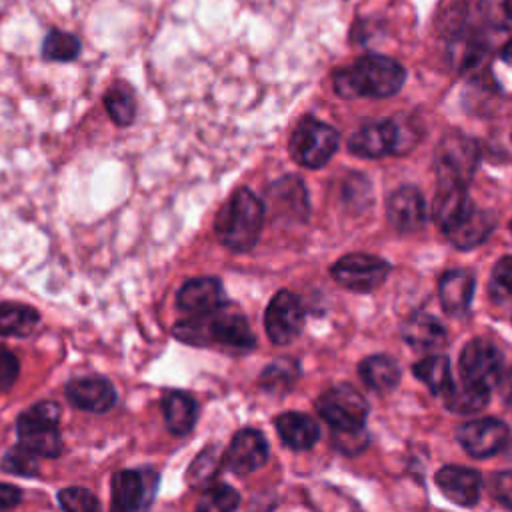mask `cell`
Listing matches in <instances>:
<instances>
[{
  "label": "cell",
  "mask_w": 512,
  "mask_h": 512,
  "mask_svg": "<svg viewBox=\"0 0 512 512\" xmlns=\"http://www.w3.org/2000/svg\"><path fill=\"white\" fill-rule=\"evenodd\" d=\"M334 90L342 98H388L406 82L404 66L382 54H368L334 72Z\"/></svg>",
  "instance_id": "cell-1"
},
{
  "label": "cell",
  "mask_w": 512,
  "mask_h": 512,
  "mask_svg": "<svg viewBox=\"0 0 512 512\" xmlns=\"http://www.w3.org/2000/svg\"><path fill=\"white\" fill-rule=\"evenodd\" d=\"M172 334L178 340L194 346L222 344L242 350L252 348L256 340L244 314L226 304L176 322Z\"/></svg>",
  "instance_id": "cell-2"
},
{
  "label": "cell",
  "mask_w": 512,
  "mask_h": 512,
  "mask_svg": "<svg viewBox=\"0 0 512 512\" xmlns=\"http://www.w3.org/2000/svg\"><path fill=\"white\" fill-rule=\"evenodd\" d=\"M264 222V204L248 190L238 188L218 210L214 220V232L220 244L234 252H246L254 248Z\"/></svg>",
  "instance_id": "cell-3"
},
{
  "label": "cell",
  "mask_w": 512,
  "mask_h": 512,
  "mask_svg": "<svg viewBox=\"0 0 512 512\" xmlns=\"http://www.w3.org/2000/svg\"><path fill=\"white\" fill-rule=\"evenodd\" d=\"M60 406L50 400H42L24 410L16 420L18 444L36 454L38 458L60 456L64 442L58 428Z\"/></svg>",
  "instance_id": "cell-4"
},
{
  "label": "cell",
  "mask_w": 512,
  "mask_h": 512,
  "mask_svg": "<svg viewBox=\"0 0 512 512\" xmlns=\"http://www.w3.org/2000/svg\"><path fill=\"white\" fill-rule=\"evenodd\" d=\"M338 144L340 134L334 126L314 116H302L290 134L288 152L296 164L316 170L334 156Z\"/></svg>",
  "instance_id": "cell-5"
},
{
  "label": "cell",
  "mask_w": 512,
  "mask_h": 512,
  "mask_svg": "<svg viewBox=\"0 0 512 512\" xmlns=\"http://www.w3.org/2000/svg\"><path fill=\"white\" fill-rule=\"evenodd\" d=\"M480 162V146L462 132L450 130L436 146V174L438 182H452L466 186Z\"/></svg>",
  "instance_id": "cell-6"
},
{
  "label": "cell",
  "mask_w": 512,
  "mask_h": 512,
  "mask_svg": "<svg viewBox=\"0 0 512 512\" xmlns=\"http://www.w3.org/2000/svg\"><path fill=\"white\" fill-rule=\"evenodd\" d=\"M316 410L334 430H360L368 416V402L354 386L336 384L316 400Z\"/></svg>",
  "instance_id": "cell-7"
},
{
  "label": "cell",
  "mask_w": 512,
  "mask_h": 512,
  "mask_svg": "<svg viewBox=\"0 0 512 512\" xmlns=\"http://www.w3.org/2000/svg\"><path fill=\"white\" fill-rule=\"evenodd\" d=\"M330 272L340 286L354 292H370L386 280L390 264L378 256L354 252L336 260Z\"/></svg>",
  "instance_id": "cell-8"
},
{
  "label": "cell",
  "mask_w": 512,
  "mask_h": 512,
  "mask_svg": "<svg viewBox=\"0 0 512 512\" xmlns=\"http://www.w3.org/2000/svg\"><path fill=\"white\" fill-rule=\"evenodd\" d=\"M460 374L462 382L490 390L502 376L500 350L484 338L470 340L460 354Z\"/></svg>",
  "instance_id": "cell-9"
},
{
  "label": "cell",
  "mask_w": 512,
  "mask_h": 512,
  "mask_svg": "<svg viewBox=\"0 0 512 512\" xmlns=\"http://www.w3.org/2000/svg\"><path fill=\"white\" fill-rule=\"evenodd\" d=\"M264 326L274 344H290L304 326L302 302L288 290L276 292L266 308Z\"/></svg>",
  "instance_id": "cell-10"
},
{
  "label": "cell",
  "mask_w": 512,
  "mask_h": 512,
  "mask_svg": "<svg viewBox=\"0 0 512 512\" xmlns=\"http://www.w3.org/2000/svg\"><path fill=\"white\" fill-rule=\"evenodd\" d=\"M156 472L120 470L112 476L110 512H140L156 490Z\"/></svg>",
  "instance_id": "cell-11"
},
{
  "label": "cell",
  "mask_w": 512,
  "mask_h": 512,
  "mask_svg": "<svg viewBox=\"0 0 512 512\" xmlns=\"http://www.w3.org/2000/svg\"><path fill=\"white\" fill-rule=\"evenodd\" d=\"M456 436L462 448L474 458H486L496 454L508 442V426L498 418H478L464 422Z\"/></svg>",
  "instance_id": "cell-12"
},
{
  "label": "cell",
  "mask_w": 512,
  "mask_h": 512,
  "mask_svg": "<svg viewBox=\"0 0 512 512\" xmlns=\"http://www.w3.org/2000/svg\"><path fill=\"white\" fill-rule=\"evenodd\" d=\"M398 138L400 134L396 120H374L364 124L350 136L348 150L362 158H380L386 154H396Z\"/></svg>",
  "instance_id": "cell-13"
},
{
  "label": "cell",
  "mask_w": 512,
  "mask_h": 512,
  "mask_svg": "<svg viewBox=\"0 0 512 512\" xmlns=\"http://www.w3.org/2000/svg\"><path fill=\"white\" fill-rule=\"evenodd\" d=\"M268 458L266 438L254 430L244 428L234 434L228 450L222 454V464L236 474H250L264 466Z\"/></svg>",
  "instance_id": "cell-14"
},
{
  "label": "cell",
  "mask_w": 512,
  "mask_h": 512,
  "mask_svg": "<svg viewBox=\"0 0 512 512\" xmlns=\"http://www.w3.org/2000/svg\"><path fill=\"white\" fill-rule=\"evenodd\" d=\"M66 398L72 406L86 412H108L116 404V390L110 380L102 376L72 378L66 388Z\"/></svg>",
  "instance_id": "cell-15"
},
{
  "label": "cell",
  "mask_w": 512,
  "mask_h": 512,
  "mask_svg": "<svg viewBox=\"0 0 512 512\" xmlns=\"http://www.w3.org/2000/svg\"><path fill=\"white\" fill-rule=\"evenodd\" d=\"M386 214L398 232L420 230L426 222V202L422 192L414 186H400L390 194Z\"/></svg>",
  "instance_id": "cell-16"
},
{
  "label": "cell",
  "mask_w": 512,
  "mask_h": 512,
  "mask_svg": "<svg viewBox=\"0 0 512 512\" xmlns=\"http://www.w3.org/2000/svg\"><path fill=\"white\" fill-rule=\"evenodd\" d=\"M268 206L274 216L280 218H290V220H306L310 204L306 196L304 182L298 176H284L270 184L268 192Z\"/></svg>",
  "instance_id": "cell-17"
},
{
  "label": "cell",
  "mask_w": 512,
  "mask_h": 512,
  "mask_svg": "<svg viewBox=\"0 0 512 512\" xmlns=\"http://www.w3.org/2000/svg\"><path fill=\"white\" fill-rule=\"evenodd\" d=\"M436 484L448 500L460 506H474L480 498L482 478L474 468L444 466L436 472Z\"/></svg>",
  "instance_id": "cell-18"
},
{
  "label": "cell",
  "mask_w": 512,
  "mask_h": 512,
  "mask_svg": "<svg viewBox=\"0 0 512 512\" xmlns=\"http://www.w3.org/2000/svg\"><path fill=\"white\" fill-rule=\"evenodd\" d=\"M472 208L474 204L468 198L466 186L452 184V182H438V190L432 204V216L438 228H442V232L456 226Z\"/></svg>",
  "instance_id": "cell-19"
},
{
  "label": "cell",
  "mask_w": 512,
  "mask_h": 512,
  "mask_svg": "<svg viewBox=\"0 0 512 512\" xmlns=\"http://www.w3.org/2000/svg\"><path fill=\"white\" fill-rule=\"evenodd\" d=\"M180 310L202 314L224 304V288L218 278H192L184 282L176 294Z\"/></svg>",
  "instance_id": "cell-20"
},
{
  "label": "cell",
  "mask_w": 512,
  "mask_h": 512,
  "mask_svg": "<svg viewBox=\"0 0 512 512\" xmlns=\"http://www.w3.org/2000/svg\"><path fill=\"white\" fill-rule=\"evenodd\" d=\"M474 284H476L474 274L470 270L454 268V270L444 272L438 282V294H440L442 308L450 316H460V314L468 312L472 294H474Z\"/></svg>",
  "instance_id": "cell-21"
},
{
  "label": "cell",
  "mask_w": 512,
  "mask_h": 512,
  "mask_svg": "<svg viewBox=\"0 0 512 512\" xmlns=\"http://www.w3.org/2000/svg\"><path fill=\"white\" fill-rule=\"evenodd\" d=\"M492 230H494V216L474 206L456 226H452L444 234L456 248L468 250L482 244Z\"/></svg>",
  "instance_id": "cell-22"
},
{
  "label": "cell",
  "mask_w": 512,
  "mask_h": 512,
  "mask_svg": "<svg viewBox=\"0 0 512 512\" xmlns=\"http://www.w3.org/2000/svg\"><path fill=\"white\" fill-rule=\"evenodd\" d=\"M276 432L280 440L292 450H308L320 436L318 424L302 412H284L276 418Z\"/></svg>",
  "instance_id": "cell-23"
},
{
  "label": "cell",
  "mask_w": 512,
  "mask_h": 512,
  "mask_svg": "<svg viewBox=\"0 0 512 512\" xmlns=\"http://www.w3.org/2000/svg\"><path fill=\"white\" fill-rule=\"evenodd\" d=\"M402 338L414 350H434V348L444 346L446 330L438 318H434L426 312H418L404 322Z\"/></svg>",
  "instance_id": "cell-24"
},
{
  "label": "cell",
  "mask_w": 512,
  "mask_h": 512,
  "mask_svg": "<svg viewBox=\"0 0 512 512\" xmlns=\"http://www.w3.org/2000/svg\"><path fill=\"white\" fill-rule=\"evenodd\" d=\"M162 412L170 432L184 436L194 428L198 406L190 394L180 390H170L162 396Z\"/></svg>",
  "instance_id": "cell-25"
},
{
  "label": "cell",
  "mask_w": 512,
  "mask_h": 512,
  "mask_svg": "<svg viewBox=\"0 0 512 512\" xmlns=\"http://www.w3.org/2000/svg\"><path fill=\"white\" fill-rule=\"evenodd\" d=\"M490 54V46L486 38L478 32L464 28L460 34L450 38V56L456 70L466 72L476 68Z\"/></svg>",
  "instance_id": "cell-26"
},
{
  "label": "cell",
  "mask_w": 512,
  "mask_h": 512,
  "mask_svg": "<svg viewBox=\"0 0 512 512\" xmlns=\"http://www.w3.org/2000/svg\"><path fill=\"white\" fill-rule=\"evenodd\" d=\"M358 374L366 386L376 392H390L400 382V366L394 358L386 354L368 356L360 362Z\"/></svg>",
  "instance_id": "cell-27"
},
{
  "label": "cell",
  "mask_w": 512,
  "mask_h": 512,
  "mask_svg": "<svg viewBox=\"0 0 512 512\" xmlns=\"http://www.w3.org/2000/svg\"><path fill=\"white\" fill-rule=\"evenodd\" d=\"M104 108L116 126L120 128L130 126L138 110L134 88L122 80L110 84L108 90L104 92Z\"/></svg>",
  "instance_id": "cell-28"
},
{
  "label": "cell",
  "mask_w": 512,
  "mask_h": 512,
  "mask_svg": "<svg viewBox=\"0 0 512 512\" xmlns=\"http://www.w3.org/2000/svg\"><path fill=\"white\" fill-rule=\"evenodd\" d=\"M40 322V314L20 302H0V336H28Z\"/></svg>",
  "instance_id": "cell-29"
},
{
  "label": "cell",
  "mask_w": 512,
  "mask_h": 512,
  "mask_svg": "<svg viewBox=\"0 0 512 512\" xmlns=\"http://www.w3.org/2000/svg\"><path fill=\"white\" fill-rule=\"evenodd\" d=\"M414 374L424 382L432 394L444 396L452 388V372L446 356H428L414 364Z\"/></svg>",
  "instance_id": "cell-30"
},
{
  "label": "cell",
  "mask_w": 512,
  "mask_h": 512,
  "mask_svg": "<svg viewBox=\"0 0 512 512\" xmlns=\"http://www.w3.org/2000/svg\"><path fill=\"white\" fill-rule=\"evenodd\" d=\"M490 400V390L474 384L462 382L460 386L452 384V388L444 394L446 408L456 414H472L482 410Z\"/></svg>",
  "instance_id": "cell-31"
},
{
  "label": "cell",
  "mask_w": 512,
  "mask_h": 512,
  "mask_svg": "<svg viewBox=\"0 0 512 512\" xmlns=\"http://www.w3.org/2000/svg\"><path fill=\"white\" fill-rule=\"evenodd\" d=\"M80 38L72 32L52 28L42 40V58L50 62H72L80 56Z\"/></svg>",
  "instance_id": "cell-32"
},
{
  "label": "cell",
  "mask_w": 512,
  "mask_h": 512,
  "mask_svg": "<svg viewBox=\"0 0 512 512\" xmlns=\"http://www.w3.org/2000/svg\"><path fill=\"white\" fill-rule=\"evenodd\" d=\"M298 378V362L280 358L266 366L260 374V386L272 394H286Z\"/></svg>",
  "instance_id": "cell-33"
},
{
  "label": "cell",
  "mask_w": 512,
  "mask_h": 512,
  "mask_svg": "<svg viewBox=\"0 0 512 512\" xmlns=\"http://www.w3.org/2000/svg\"><path fill=\"white\" fill-rule=\"evenodd\" d=\"M240 504L238 492L228 484H214L204 490L196 504V512H236Z\"/></svg>",
  "instance_id": "cell-34"
},
{
  "label": "cell",
  "mask_w": 512,
  "mask_h": 512,
  "mask_svg": "<svg viewBox=\"0 0 512 512\" xmlns=\"http://www.w3.org/2000/svg\"><path fill=\"white\" fill-rule=\"evenodd\" d=\"M220 464H222L220 448L218 446L204 448L194 458V462L188 468V484H192V486H206L218 474Z\"/></svg>",
  "instance_id": "cell-35"
},
{
  "label": "cell",
  "mask_w": 512,
  "mask_h": 512,
  "mask_svg": "<svg viewBox=\"0 0 512 512\" xmlns=\"http://www.w3.org/2000/svg\"><path fill=\"white\" fill-rule=\"evenodd\" d=\"M38 456L26 450L24 446H12L2 458V470L16 476H36L38 474Z\"/></svg>",
  "instance_id": "cell-36"
},
{
  "label": "cell",
  "mask_w": 512,
  "mask_h": 512,
  "mask_svg": "<svg viewBox=\"0 0 512 512\" xmlns=\"http://www.w3.org/2000/svg\"><path fill=\"white\" fill-rule=\"evenodd\" d=\"M58 502L64 512H102L98 498L82 486H70L60 490Z\"/></svg>",
  "instance_id": "cell-37"
},
{
  "label": "cell",
  "mask_w": 512,
  "mask_h": 512,
  "mask_svg": "<svg viewBox=\"0 0 512 512\" xmlns=\"http://www.w3.org/2000/svg\"><path fill=\"white\" fill-rule=\"evenodd\" d=\"M478 12L490 28H496V30L512 28V0H480Z\"/></svg>",
  "instance_id": "cell-38"
},
{
  "label": "cell",
  "mask_w": 512,
  "mask_h": 512,
  "mask_svg": "<svg viewBox=\"0 0 512 512\" xmlns=\"http://www.w3.org/2000/svg\"><path fill=\"white\" fill-rule=\"evenodd\" d=\"M368 442V436L364 428L360 430H334V444L338 450L346 454H356L360 452Z\"/></svg>",
  "instance_id": "cell-39"
},
{
  "label": "cell",
  "mask_w": 512,
  "mask_h": 512,
  "mask_svg": "<svg viewBox=\"0 0 512 512\" xmlns=\"http://www.w3.org/2000/svg\"><path fill=\"white\" fill-rule=\"evenodd\" d=\"M18 372H20L18 358L10 350L0 348V392H8L14 386Z\"/></svg>",
  "instance_id": "cell-40"
},
{
  "label": "cell",
  "mask_w": 512,
  "mask_h": 512,
  "mask_svg": "<svg viewBox=\"0 0 512 512\" xmlns=\"http://www.w3.org/2000/svg\"><path fill=\"white\" fill-rule=\"evenodd\" d=\"M490 492L500 504L512 508V470H500L492 474Z\"/></svg>",
  "instance_id": "cell-41"
},
{
  "label": "cell",
  "mask_w": 512,
  "mask_h": 512,
  "mask_svg": "<svg viewBox=\"0 0 512 512\" xmlns=\"http://www.w3.org/2000/svg\"><path fill=\"white\" fill-rule=\"evenodd\" d=\"M492 284L502 294L512 296V256H504L496 262L492 272Z\"/></svg>",
  "instance_id": "cell-42"
},
{
  "label": "cell",
  "mask_w": 512,
  "mask_h": 512,
  "mask_svg": "<svg viewBox=\"0 0 512 512\" xmlns=\"http://www.w3.org/2000/svg\"><path fill=\"white\" fill-rule=\"evenodd\" d=\"M22 500V490L14 484L0 482V512L14 508Z\"/></svg>",
  "instance_id": "cell-43"
},
{
  "label": "cell",
  "mask_w": 512,
  "mask_h": 512,
  "mask_svg": "<svg viewBox=\"0 0 512 512\" xmlns=\"http://www.w3.org/2000/svg\"><path fill=\"white\" fill-rule=\"evenodd\" d=\"M502 376H504L502 382H500L502 384V396L508 404H512V368L506 374L502 372Z\"/></svg>",
  "instance_id": "cell-44"
},
{
  "label": "cell",
  "mask_w": 512,
  "mask_h": 512,
  "mask_svg": "<svg viewBox=\"0 0 512 512\" xmlns=\"http://www.w3.org/2000/svg\"><path fill=\"white\" fill-rule=\"evenodd\" d=\"M500 58H502L504 62L512 64V40H508V42L502 46V50H500Z\"/></svg>",
  "instance_id": "cell-45"
},
{
  "label": "cell",
  "mask_w": 512,
  "mask_h": 512,
  "mask_svg": "<svg viewBox=\"0 0 512 512\" xmlns=\"http://www.w3.org/2000/svg\"><path fill=\"white\" fill-rule=\"evenodd\" d=\"M510 230H512V222H510Z\"/></svg>",
  "instance_id": "cell-46"
}]
</instances>
